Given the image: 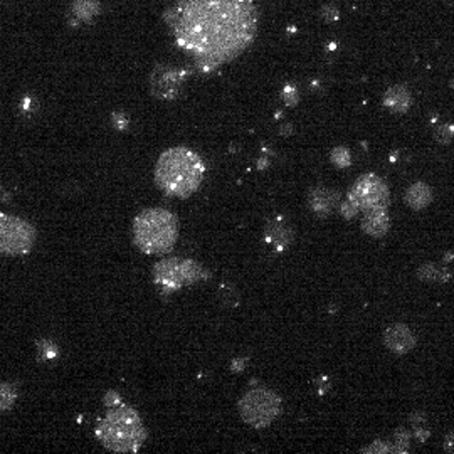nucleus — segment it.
<instances>
[{"mask_svg": "<svg viewBox=\"0 0 454 454\" xmlns=\"http://www.w3.org/2000/svg\"><path fill=\"white\" fill-rule=\"evenodd\" d=\"M163 19L202 72L214 71L248 49L259 20L254 0H177Z\"/></svg>", "mask_w": 454, "mask_h": 454, "instance_id": "f257e3e1", "label": "nucleus"}, {"mask_svg": "<svg viewBox=\"0 0 454 454\" xmlns=\"http://www.w3.org/2000/svg\"><path fill=\"white\" fill-rule=\"evenodd\" d=\"M206 163L187 146H174L160 155L155 165V184L167 196L187 198L201 187Z\"/></svg>", "mask_w": 454, "mask_h": 454, "instance_id": "f03ea898", "label": "nucleus"}, {"mask_svg": "<svg viewBox=\"0 0 454 454\" xmlns=\"http://www.w3.org/2000/svg\"><path fill=\"white\" fill-rule=\"evenodd\" d=\"M96 438L113 453H137L145 444L146 429L140 414L121 404L111 408L96 424Z\"/></svg>", "mask_w": 454, "mask_h": 454, "instance_id": "7ed1b4c3", "label": "nucleus"}, {"mask_svg": "<svg viewBox=\"0 0 454 454\" xmlns=\"http://www.w3.org/2000/svg\"><path fill=\"white\" fill-rule=\"evenodd\" d=\"M179 219L162 207L144 209L133 219V241L141 253L150 256L168 254L179 239Z\"/></svg>", "mask_w": 454, "mask_h": 454, "instance_id": "20e7f679", "label": "nucleus"}, {"mask_svg": "<svg viewBox=\"0 0 454 454\" xmlns=\"http://www.w3.org/2000/svg\"><path fill=\"white\" fill-rule=\"evenodd\" d=\"M207 278H210V272L194 259H162L153 266V283L162 289L163 295H172Z\"/></svg>", "mask_w": 454, "mask_h": 454, "instance_id": "39448f33", "label": "nucleus"}, {"mask_svg": "<svg viewBox=\"0 0 454 454\" xmlns=\"http://www.w3.org/2000/svg\"><path fill=\"white\" fill-rule=\"evenodd\" d=\"M281 399L275 391L266 387H254L239 401V414L249 426L263 429L279 416Z\"/></svg>", "mask_w": 454, "mask_h": 454, "instance_id": "423d86ee", "label": "nucleus"}, {"mask_svg": "<svg viewBox=\"0 0 454 454\" xmlns=\"http://www.w3.org/2000/svg\"><path fill=\"white\" fill-rule=\"evenodd\" d=\"M37 232L25 219L0 212V256H24L32 251Z\"/></svg>", "mask_w": 454, "mask_h": 454, "instance_id": "0eeeda50", "label": "nucleus"}, {"mask_svg": "<svg viewBox=\"0 0 454 454\" xmlns=\"http://www.w3.org/2000/svg\"><path fill=\"white\" fill-rule=\"evenodd\" d=\"M348 197H352L357 202L360 212H369L375 209H387L389 201H391V192H389L387 184L375 174H365L353 184L352 190L348 192Z\"/></svg>", "mask_w": 454, "mask_h": 454, "instance_id": "6e6552de", "label": "nucleus"}, {"mask_svg": "<svg viewBox=\"0 0 454 454\" xmlns=\"http://www.w3.org/2000/svg\"><path fill=\"white\" fill-rule=\"evenodd\" d=\"M185 83V71L179 68L158 64L150 75V91L158 99H175L180 96Z\"/></svg>", "mask_w": 454, "mask_h": 454, "instance_id": "1a4fd4ad", "label": "nucleus"}, {"mask_svg": "<svg viewBox=\"0 0 454 454\" xmlns=\"http://www.w3.org/2000/svg\"><path fill=\"white\" fill-rule=\"evenodd\" d=\"M384 343L393 353H408L416 347V335L405 325H392L384 332Z\"/></svg>", "mask_w": 454, "mask_h": 454, "instance_id": "9d476101", "label": "nucleus"}, {"mask_svg": "<svg viewBox=\"0 0 454 454\" xmlns=\"http://www.w3.org/2000/svg\"><path fill=\"white\" fill-rule=\"evenodd\" d=\"M308 204L310 209L315 212V215H318L320 219H325L332 214L336 206H340V194L336 190L325 187L311 189Z\"/></svg>", "mask_w": 454, "mask_h": 454, "instance_id": "9b49d317", "label": "nucleus"}, {"mask_svg": "<svg viewBox=\"0 0 454 454\" xmlns=\"http://www.w3.org/2000/svg\"><path fill=\"white\" fill-rule=\"evenodd\" d=\"M293 237H295L293 229L281 217L272 219L267 222L265 239L267 244H271L276 251H283L284 248H288L293 242Z\"/></svg>", "mask_w": 454, "mask_h": 454, "instance_id": "f8f14e48", "label": "nucleus"}, {"mask_svg": "<svg viewBox=\"0 0 454 454\" xmlns=\"http://www.w3.org/2000/svg\"><path fill=\"white\" fill-rule=\"evenodd\" d=\"M101 12V2L99 0H72L71 11H69V24L77 25L89 24L94 17Z\"/></svg>", "mask_w": 454, "mask_h": 454, "instance_id": "ddd939ff", "label": "nucleus"}, {"mask_svg": "<svg viewBox=\"0 0 454 454\" xmlns=\"http://www.w3.org/2000/svg\"><path fill=\"white\" fill-rule=\"evenodd\" d=\"M382 103L391 113L402 115L409 110L410 105H412V96H410L409 89L405 88V86L396 84V86H391V88L386 91Z\"/></svg>", "mask_w": 454, "mask_h": 454, "instance_id": "4468645a", "label": "nucleus"}, {"mask_svg": "<svg viewBox=\"0 0 454 454\" xmlns=\"http://www.w3.org/2000/svg\"><path fill=\"white\" fill-rule=\"evenodd\" d=\"M389 226H391V219H389L387 209H375L363 214L362 229L365 234L372 237H382L387 234Z\"/></svg>", "mask_w": 454, "mask_h": 454, "instance_id": "2eb2a0df", "label": "nucleus"}, {"mask_svg": "<svg viewBox=\"0 0 454 454\" xmlns=\"http://www.w3.org/2000/svg\"><path fill=\"white\" fill-rule=\"evenodd\" d=\"M405 204L410 209L421 210L424 207H427L432 202V189L424 182H416L405 190Z\"/></svg>", "mask_w": 454, "mask_h": 454, "instance_id": "dca6fc26", "label": "nucleus"}, {"mask_svg": "<svg viewBox=\"0 0 454 454\" xmlns=\"http://www.w3.org/2000/svg\"><path fill=\"white\" fill-rule=\"evenodd\" d=\"M19 399V391L14 384L0 382V412H7L14 408V404Z\"/></svg>", "mask_w": 454, "mask_h": 454, "instance_id": "f3484780", "label": "nucleus"}, {"mask_svg": "<svg viewBox=\"0 0 454 454\" xmlns=\"http://www.w3.org/2000/svg\"><path fill=\"white\" fill-rule=\"evenodd\" d=\"M36 350L39 360L42 362H51L54 358L59 357V347L54 343L53 340L49 339H41L36 341Z\"/></svg>", "mask_w": 454, "mask_h": 454, "instance_id": "a211bd4d", "label": "nucleus"}, {"mask_svg": "<svg viewBox=\"0 0 454 454\" xmlns=\"http://www.w3.org/2000/svg\"><path fill=\"white\" fill-rule=\"evenodd\" d=\"M332 163L339 168H347L352 162V157H350V150L345 149V146H336V149L332 150L330 153Z\"/></svg>", "mask_w": 454, "mask_h": 454, "instance_id": "6ab92c4d", "label": "nucleus"}, {"mask_svg": "<svg viewBox=\"0 0 454 454\" xmlns=\"http://www.w3.org/2000/svg\"><path fill=\"white\" fill-rule=\"evenodd\" d=\"M220 293V301L224 303V305L227 306H234L237 305V289L234 286H231V284H222L219 289Z\"/></svg>", "mask_w": 454, "mask_h": 454, "instance_id": "aec40b11", "label": "nucleus"}, {"mask_svg": "<svg viewBox=\"0 0 454 454\" xmlns=\"http://www.w3.org/2000/svg\"><path fill=\"white\" fill-rule=\"evenodd\" d=\"M434 137L439 144H449V141H451L454 138V125H451V123L439 125V127L436 128Z\"/></svg>", "mask_w": 454, "mask_h": 454, "instance_id": "412c9836", "label": "nucleus"}, {"mask_svg": "<svg viewBox=\"0 0 454 454\" xmlns=\"http://www.w3.org/2000/svg\"><path fill=\"white\" fill-rule=\"evenodd\" d=\"M340 212L345 219H353L358 212H360V209H358L357 202L353 201L352 197L347 196V198H345V201L340 204Z\"/></svg>", "mask_w": 454, "mask_h": 454, "instance_id": "4be33fe9", "label": "nucleus"}, {"mask_svg": "<svg viewBox=\"0 0 454 454\" xmlns=\"http://www.w3.org/2000/svg\"><path fill=\"white\" fill-rule=\"evenodd\" d=\"M320 15H322V19L325 20V23H335V20H339L340 11L339 7L333 6V4H325V6L322 7V11H320Z\"/></svg>", "mask_w": 454, "mask_h": 454, "instance_id": "5701e85b", "label": "nucleus"}, {"mask_svg": "<svg viewBox=\"0 0 454 454\" xmlns=\"http://www.w3.org/2000/svg\"><path fill=\"white\" fill-rule=\"evenodd\" d=\"M283 99L288 106H295L300 101V93L293 84H286L283 89Z\"/></svg>", "mask_w": 454, "mask_h": 454, "instance_id": "b1692460", "label": "nucleus"}, {"mask_svg": "<svg viewBox=\"0 0 454 454\" xmlns=\"http://www.w3.org/2000/svg\"><path fill=\"white\" fill-rule=\"evenodd\" d=\"M19 108H20V113H23V115L32 116L37 111L36 98H34V96H24L23 99H20Z\"/></svg>", "mask_w": 454, "mask_h": 454, "instance_id": "393cba45", "label": "nucleus"}, {"mask_svg": "<svg viewBox=\"0 0 454 454\" xmlns=\"http://www.w3.org/2000/svg\"><path fill=\"white\" fill-rule=\"evenodd\" d=\"M103 404H105L106 409L118 408V405L123 404V399H121V396L116 391H108L105 397H103Z\"/></svg>", "mask_w": 454, "mask_h": 454, "instance_id": "a878e982", "label": "nucleus"}, {"mask_svg": "<svg viewBox=\"0 0 454 454\" xmlns=\"http://www.w3.org/2000/svg\"><path fill=\"white\" fill-rule=\"evenodd\" d=\"M111 123H113V127L116 130H127L128 125H130V118L125 113H121V111H115L113 115H111Z\"/></svg>", "mask_w": 454, "mask_h": 454, "instance_id": "bb28decb", "label": "nucleus"}, {"mask_svg": "<svg viewBox=\"0 0 454 454\" xmlns=\"http://www.w3.org/2000/svg\"><path fill=\"white\" fill-rule=\"evenodd\" d=\"M248 365V357H236L234 360L231 362V370L232 372H242Z\"/></svg>", "mask_w": 454, "mask_h": 454, "instance_id": "cd10ccee", "label": "nucleus"}, {"mask_svg": "<svg viewBox=\"0 0 454 454\" xmlns=\"http://www.w3.org/2000/svg\"><path fill=\"white\" fill-rule=\"evenodd\" d=\"M317 387H318V392L320 393H325L328 389H330V380H328L327 377H322V379H318L317 382Z\"/></svg>", "mask_w": 454, "mask_h": 454, "instance_id": "c85d7f7f", "label": "nucleus"}, {"mask_svg": "<svg viewBox=\"0 0 454 454\" xmlns=\"http://www.w3.org/2000/svg\"><path fill=\"white\" fill-rule=\"evenodd\" d=\"M446 448L449 449V451H454V434H451V436H449V438H448V441H446Z\"/></svg>", "mask_w": 454, "mask_h": 454, "instance_id": "c756f323", "label": "nucleus"}, {"mask_svg": "<svg viewBox=\"0 0 454 454\" xmlns=\"http://www.w3.org/2000/svg\"><path fill=\"white\" fill-rule=\"evenodd\" d=\"M291 125H286V127H284L283 130H281V133H283V135H288V133H291Z\"/></svg>", "mask_w": 454, "mask_h": 454, "instance_id": "7c9ffc66", "label": "nucleus"}]
</instances>
